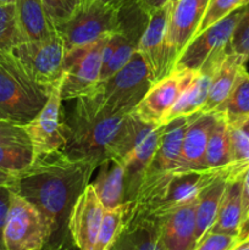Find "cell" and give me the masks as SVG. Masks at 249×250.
I'll use <instances>...</instances> for the list:
<instances>
[{"label":"cell","instance_id":"cell-9","mask_svg":"<svg viewBox=\"0 0 249 250\" xmlns=\"http://www.w3.org/2000/svg\"><path fill=\"white\" fill-rule=\"evenodd\" d=\"M32 80L51 90L61 83L65 44L60 34L43 41L23 42L12 50Z\"/></svg>","mask_w":249,"mask_h":250},{"label":"cell","instance_id":"cell-47","mask_svg":"<svg viewBox=\"0 0 249 250\" xmlns=\"http://www.w3.org/2000/svg\"><path fill=\"white\" fill-rule=\"evenodd\" d=\"M0 250H2V249H0Z\"/></svg>","mask_w":249,"mask_h":250},{"label":"cell","instance_id":"cell-21","mask_svg":"<svg viewBox=\"0 0 249 250\" xmlns=\"http://www.w3.org/2000/svg\"><path fill=\"white\" fill-rule=\"evenodd\" d=\"M111 250H166L153 217L131 216Z\"/></svg>","mask_w":249,"mask_h":250},{"label":"cell","instance_id":"cell-41","mask_svg":"<svg viewBox=\"0 0 249 250\" xmlns=\"http://www.w3.org/2000/svg\"><path fill=\"white\" fill-rule=\"evenodd\" d=\"M42 250H71V248L70 246H68L67 241H66L65 236L58 239H51V241Z\"/></svg>","mask_w":249,"mask_h":250},{"label":"cell","instance_id":"cell-4","mask_svg":"<svg viewBox=\"0 0 249 250\" xmlns=\"http://www.w3.org/2000/svg\"><path fill=\"white\" fill-rule=\"evenodd\" d=\"M50 92L32 80L12 51L0 50V120L26 125L43 109Z\"/></svg>","mask_w":249,"mask_h":250},{"label":"cell","instance_id":"cell-43","mask_svg":"<svg viewBox=\"0 0 249 250\" xmlns=\"http://www.w3.org/2000/svg\"><path fill=\"white\" fill-rule=\"evenodd\" d=\"M231 250H249V237L238 239V242L234 244Z\"/></svg>","mask_w":249,"mask_h":250},{"label":"cell","instance_id":"cell-17","mask_svg":"<svg viewBox=\"0 0 249 250\" xmlns=\"http://www.w3.org/2000/svg\"><path fill=\"white\" fill-rule=\"evenodd\" d=\"M210 0H177L172 2L168 20L167 42L178 56L192 41Z\"/></svg>","mask_w":249,"mask_h":250},{"label":"cell","instance_id":"cell-45","mask_svg":"<svg viewBox=\"0 0 249 250\" xmlns=\"http://www.w3.org/2000/svg\"><path fill=\"white\" fill-rule=\"evenodd\" d=\"M16 0H0V6L1 5H7V4H15Z\"/></svg>","mask_w":249,"mask_h":250},{"label":"cell","instance_id":"cell-23","mask_svg":"<svg viewBox=\"0 0 249 250\" xmlns=\"http://www.w3.org/2000/svg\"><path fill=\"white\" fill-rule=\"evenodd\" d=\"M242 219V176L228 177L220 202L216 220L209 232L231 234L239 238Z\"/></svg>","mask_w":249,"mask_h":250},{"label":"cell","instance_id":"cell-31","mask_svg":"<svg viewBox=\"0 0 249 250\" xmlns=\"http://www.w3.org/2000/svg\"><path fill=\"white\" fill-rule=\"evenodd\" d=\"M33 160L32 146H0V170L16 176L29 167Z\"/></svg>","mask_w":249,"mask_h":250},{"label":"cell","instance_id":"cell-38","mask_svg":"<svg viewBox=\"0 0 249 250\" xmlns=\"http://www.w3.org/2000/svg\"><path fill=\"white\" fill-rule=\"evenodd\" d=\"M249 237V167L242 176V219L239 239Z\"/></svg>","mask_w":249,"mask_h":250},{"label":"cell","instance_id":"cell-39","mask_svg":"<svg viewBox=\"0 0 249 250\" xmlns=\"http://www.w3.org/2000/svg\"><path fill=\"white\" fill-rule=\"evenodd\" d=\"M10 202H11V187L0 185V249L2 250H4L2 234H4V227L6 224L7 214H9Z\"/></svg>","mask_w":249,"mask_h":250},{"label":"cell","instance_id":"cell-40","mask_svg":"<svg viewBox=\"0 0 249 250\" xmlns=\"http://www.w3.org/2000/svg\"><path fill=\"white\" fill-rule=\"evenodd\" d=\"M137 1H138L139 7L143 10L144 14L149 16L154 11L161 9L165 5H167L168 2H171V0H137Z\"/></svg>","mask_w":249,"mask_h":250},{"label":"cell","instance_id":"cell-25","mask_svg":"<svg viewBox=\"0 0 249 250\" xmlns=\"http://www.w3.org/2000/svg\"><path fill=\"white\" fill-rule=\"evenodd\" d=\"M215 114H216V119L208 138L204 165L205 168H209V170L227 173V168L231 163L228 120L220 112H215Z\"/></svg>","mask_w":249,"mask_h":250},{"label":"cell","instance_id":"cell-8","mask_svg":"<svg viewBox=\"0 0 249 250\" xmlns=\"http://www.w3.org/2000/svg\"><path fill=\"white\" fill-rule=\"evenodd\" d=\"M110 34L92 44L66 51L60 85L61 99H77L92 92L99 82L103 46Z\"/></svg>","mask_w":249,"mask_h":250},{"label":"cell","instance_id":"cell-44","mask_svg":"<svg viewBox=\"0 0 249 250\" xmlns=\"http://www.w3.org/2000/svg\"><path fill=\"white\" fill-rule=\"evenodd\" d=\"M102 1L107 2V4L112 5V6H115L116 9H120V7L124 6V5L128 1V0H102Z\"/></svg>","mask_w":249,"mask_h":250},{"label":"cell","instance_id":"cell-30","mask_svg":"<svg viewBox=\"0 0 249 250\" xmlns=\"http://www.w3.org/2000/svg\"><path fill=\"white\" fill-rule=\"evenodd\" d=\"M24 42L17 22L15 4L0 6V50L12 51Z\"/></svg>","mask_w":249,"mask_h":250},{"label":"cell","instance_id":"cell-46","mask_svg":"<svg viewBox=\"0 0 249 250\" xmlns=\"http://www.w3.org/2000/svg\"><path fill=\"white\" fill-rule=\"evenodd\" d=\"M177 1V0H171V2H176Z\"/></svg>","mask_w":249,"mask_h":250},{"label":"cell","instance_id":"cell-28","mask_svg":"<svg viewBox=\"0 0 249 250\" xmlns=\"http://www.w3.org/2000/svg\"><path fill=\"white\" fill-rule=\"evenodd\" d=\"M132 208L133 202H124L119 207L105 210L92 250H111L131 217Z\"/></svg>","mask_w":249,"mask_h":250},{"label":"cell","instance_id":"cell-1","mask_svg":"<svg viewBox=\"0 0 249 250\" xmlns=\"http://www.w3.org/2000/svg\"><path fill=\"white\" fill-rule=\"evenodd\" d=\"M93 164L73 160L62 151L41 155L16 175L11 189L34 205L48 220L53 238L65 237L71 209L88 186Z\"/></svg>","mask_w":249,"mask_h":250},{"label":"cell","instance_id":"cell-11","mask_svg":"<svg viewBox=\"0 0 249 250\" xmlns=\"http://www.w3.org/2000/svg\"><path fill=\"white\" fill-rule=\"evenodd\" d=\"M197 73V71L173 68L170 75L151 84L132 114L142 122L163 126L170 110Z\"/></svg>","mask_w":249,"mask_h":250},{"label":"cell","instance_id":"cell-20","mask_svg":"<svg viewBox=\"0 0 249 250\" xmlns=\"http://www.w3.org/2000/svg\"><path fill=\"white\" fill-rule=\"evenodd\" d=\"M15 6L24 42L43 41L59 34L42 0H16Z\"/></svg>","mask_w":249,"mask_h":250},{"label":"cell","instance_id":"cell-35","mask_svg":"<svg viewBox=\"0 0 249 250\" xmlns=\"http://www.w3.org/2000/svg\"><path fill=\"white\" fill-rule=\"evenodd\" d=\"M228 50L246 60L249 59V4L246 6V10L232 34Z\"/></svg>","mask_w":249,"mask_h":250},{"label":"cell","instance_id":"cell-32","mask_svg":"<svg viewBox=\"0 0 249 250\" xmlns=\"http://www.w3.org/2000/svg\"><path fill=\"white\" fill-rule=\"evenodd\" d=\"M137 50H138V41L124 36L120 32V43L117 45L116 51L111 56L109 62L102 67L99 81L106 80L110 76L121 70L124 65L128 63V61L131 60Z\"/></svg>","mask_w":249,"mask_h":250},{"label":"cell","instance_id":"cell-15","mask_svg":"<svg viewBox=\"0 0 249 250\" xmlns=\"http://www.w3.org/2000/svg\"><path fill=\"white\" fill-rule=\"evenodd\" d=\"M189 117H177L164 125L158 148L142 183L177 172L180 168L183 136L189 122Z\"/></svg>","mask_w":249,"mask_h":250},{"label":"cell","instance_id":"cell-33","mask_svg":"<svg viewBox=\"0 0 249 250\" xmlns=\"http://www.w3.org/2000/svg\"><path fill=\"white\" fill-rule=\"evenodd\" d=\"M249 4V0H210L208 4L205 14L203 16L202 22H200L199 27H198L197 32H195L194 37L202 33L204 29L210 27L211 24L216 23L217 21L226 17L227 15L231 14L234 10L239 9L242 6H246ZM193 37V38H194ZM192 38V39H193Z\"/></svg>","mask_w":249,"mask_h":250},{"label":"cell","instance_id":"cell-2","mask_svg":"<svg viewBox=\"0 0 249 250\" xmlns=\"http://www.w3.org/2000/svg\"><path fill=\"white\" fill-rule=\"evenodd\" d=\"M63 122L66 144L61 151L73 160L85 161L97 167L109 158L124 163L145 124L133 114L94 112L78 102Z\"/></svg>","mask_w":249,"mask_h":250},{"label":"cell","instance_id":"cell-18","mask_svg":"<svg viewBox=\"0 0 249 250\" xmlns=\"http://www.w3.org/2000/svg\"><path fill=\"white\" fill-rule=\"evenodd\" d=\"M215 119L216 114L214 111H198L189 117V122L183 136L178 171L204 170L208 138Z\"/></svg>","mask_w":249,"mask_h":250},{"label":"cell","instance_id":"cell-42","mask_svg":"<svg viewBox=\"0 0 249 250\" xmlns=\"http://www.w3.org/2000/svg\"><path fill=\"white\" fill-rule=\"evenodd\" d=\"M15 180H16V176L12 175V173L6 172V171L0 170V185L1 186H9L12 187Z\"/></svg>","mask_w":249,"mask_h":250},{"label":"cell","instance_id":"cell-29","mask_svg":"<svg viewBox=\"0 0 249 250\" xmlns=\"http://www.w3.org/2000/svg\"><path fill=\"white\" fill-rule=\"evenodd\" d=\"M214 111L225 115L227 120L249 114V72L246 66L239 71L228 97Z\"/></svg>","mask_w":249,"mask_h":250},{"label":"cell","instance_id":"cell-16","mask_svg":"<svg viewBox=\"0 0 249 250\" xmlns=\"http://www.w3.org/2000/svg\"><path fill=\"white\" fill-rule=\"evenodd\" d=\"M195 202L181 205L153 217L158 222L161 242L166 250L195 248Z\"/></svg>","mask_w":249,"mask_h":250},{"label":"cell","instance_id":"cell-12","mask_svg":"<svg viewBox=\"0 0 249 250\" xmlns=\"http://www.w3.org/2000/svg\"><path fill=\"white\" fill-rule=\"evenodd\" d=\"M60 85L51 89L43 109L34 119L23 125L31 142L34 158L61 151L66 144L65 122L61 114Z\"/></svg>","mask_w":249,"mask_h":250},{"label":"cell","instance_id":"cell-6","mask_svg":"<svg viewBox=\"0 0 249 250\" xmlns=\"http://www.w3.org/2000/svg\"><path fill=\"white\" fill-rule=\"evenodd\" d=\"M51 238L53 231L44 215L11 189V202L2 234L4 250H42Z\"/></svg>","mask_w":249,"mask_h":250},{"label":"cell","instance_id":"cell-7","mask_svg":"<svg viewBox=\"0 0 249 250\" xmlns=\"http://www.w3.org/2000/svg\"><path fill=\"white\" fill-rule=\"evenodd\" d=\"M119 9L102 0H87L67 22L58 27V33L68 51L119 32Z\"/></svg>","mask_w":249,"mask_h":250},{"label":"cell","instance_id":"cell-34","mask_svg":"<svg viewBox=\"0 0 249 250\" xmlns=\"http://www.w3.org/2000/svg\"><path fill=\"white\" fill-rule=\"evenodd\" d=\"M56 28L67 22L87 0H42Z\"/></svg>","mask_w":249,"mask_h":250},{"label":"cell","instance_id":"cell-19","mask_svg":"<svg viewBox=\"0 0 249 250\" xmlns=\"http://www.w3.org/2000/svg\"><path fill=\"white\" fill-rule=\"evenodd\" d=\"M246 59L232 51L227 50L224 54V56L212 68L209 93L200 112L214 111L228 97L238 77L239 71L246 66Z\"/></svg>","mask_w":249,"mask_h":250},{"label":"cell","instance_id":"cell-22","mask_svg":"<svg viewBox=\"0 0 249 250\" xmlns=\"http://www.w3.org/2000/svg\"><path fill=\"white\" fill-rule=\"evenodd\" d=\"M124 166L114 158L105 159L98 166V175L90 185L105 210L119 207L124 203Z\"/></svg>","mask_w":249,"mask_h":250},{"label":"cell","instance_id":"cell-24","mask_svg":"<svg viewBox=\"0 0 249 250\" xmlns=\"http://www.w3.org/2000/svg\"><path fill=\"white\" fill-rule=\"evenodd\" d=\"M226 173H220L210 181L195 202V239L197 243L210 231L216 220L220 202L227 182Z\"/></svg>","mask_w":249,"mask_h":250},{"label":"cell","instance_id":"cell-10","mask_svg":"<svg viewBox=\"0 0 249 250\" xmlns=\"http://www.w3.org/2000/svg\"><path fill=\"white\" fill-rule=\"evenodd\" d=\"M172 2L149 15L148 23L138 42V51L145 61L153 83L173 71L177 55L167 42V29Z\"/></svg>","mask_w":249,"mask_h":250},{"label":"cell","instance_id":"cell-36","mask_svg":"<svg viewBox=\"0 0 249 250\" xmlns=\"http://www.w3.org/2000/svg\"><path fill=\"white\" fill-rule=\"evenodd\" d=\"M0 146H32L23 125L0 120Z\"/></svg>","mask_w":249,"mask_h":250},{"label":"cell","instance_id":"cell-13","mask_svg":"<svg viewBox=\"0 0 249 250\" xmlns=\"http://www.w3.org/2000/svg\"><path fill=\"white\" fill-rule=\"evenodd\" d=\"M105 208L92 185L84 188L71 209L67 229L78 250H92L102 225Z\"/></svg>","mask_w":249,"mask_h":250},{"label":"cell","instance_id":"cell-27","mask_svg":"<svg viewBox=\"0 0 249 250\" xmlns=\"http://www.w3.org/2000/svg\"><path fill=\"white\" fill-rule=\"evenodd\" d=\"M210 80H211V72L199 71L195 75L194 80L186 88L185 92L181 94L176 104L170 110L164 125L170 122L171 120L177 119V117L192 116L200 111V109L204 106L205 102H207Z\"/></svg>","mask_w":249,"mask_h":250},{"label":"cell","instance_id":"cell-14","mask_svg":"<svg viewBox=\"0 0 249 250\" xmlns=\"http://www.w3.org/2000/svg\"><path fill=\"white\" fill-rule=\"evenodd\" d=\"M164 126V125H163ZM163 126L144 124L131 153L124 160V203L133 202L144 175L154 158Z\"/></svg>","mask_w":249,"mask_h":250},{"label":"cell","instance_id":"cell-3","mask_svg":"<svg viewBox=\"0 0 249 250\" xmlns=\"http://www.w3.org/2000/svg\"><path fill=\"white\" fill-rule=\"evenodd\" d=\"M151 84L148 66L137 50L127 65L106 80L99 81L92 92L76 102L94 112L132 114Z\"/></svg>","mask_w":249,"mask_h":250},{"label":"cell","instance_id":"cell-5","mask_svg":"<svg viewBox=\"0 0 249 250\" xmlns=\"http://www.w3.org/2000/svg\"><path fill=\"white\" fill-rule=\"evenodd\" d=\"M246 6L234 10L226 17L195 36L178 56L175 68H185L197 72H211L214 66L228 50L232 34L246 10Z\"/></svg>","mask_w":249,"mask_h":250},{"label":"cell","instance_id":"cell-26","mask_svg":"<svg viewBox=\"0 0 249 250\" xmlns=\"http://www.w3.org/2000/svg\"><path fill=\"white\" fill-rule=\"evenodd\" d=\"M228 133L231 163L227 168V176H243L249 167V114L228 120Z\"/></svg>","mask_w":249,"mask_h":250},{"label":"cell","instance_id":"cell-37","mask_svg":"<svg viewBox=\"0 0 249 250\" xmlns=\"http://www.w3.org/2000/svg\"><path fill=\"white\" fill-rule=\"evenodd\" d=\"M238 239V237L231 234L208 232L193 250H231Z\"/></svg>","mask_w":249,"mask_h":250}]
</instances>
